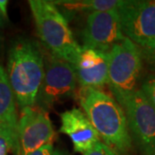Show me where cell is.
Segmentation results:
<instances>
[{
	"mask_svg": "<svg viewBox=\"0 0 155 155\" xmlns=\"http://www.w3.org/2000/svg\"><path fill=\"white\" fill-rule=\"evenodd\" d=\"M6 73L17 105H35L44 77V53L37 41L15 39L8 51Z\"/></svg>",
	"mask_w": 155,
	"mask_h": 155,
	"instance_id": "obj_1",
	"label": "cell"
},
{
	"mask_svg": "<svg viewBox=\"0 0 155 155\" xmlns=\"http://www.w3.org/2000/svg\"><path fill=\"white\" fill-rule=\"evenodd\" d=\"M78 101L104 143L119 154L132 148L125 112L111 94L101 89L81 88Z\"/></svg>",
	"mask_w": 155,
	"mask_h": 155,
	"instance_id": "obj_2",
	"label": "cell"
},
{
	"mask_svg": "<svg viewBox=\"0 0 155 155\" xmlns=\"http://www.w3.org/2000/svg\"><path fill=\"white\" fill-rule=\"evenodd\" d=\"M28 3L42 45L51 54L74 66L82 47L74 38L66 17L53 1L29 0Z\"/></svg>",
	"mask_w": 155,
	"mask_h": 155,
	"instance_id": "obj_3",
	"label": "cell"
},
{
	"mask_svg": "<svg viewBox=\"0 0 155 155\" xmlns=\"http://www.w3.org/2000/svg\"><path fill=\"white\" fill-rule=\"evenodd\" d=\"M108 54V83L111 95L121 104L137 89L143 61L139 46L125 37Z\"/></svg>",
	"mask_w": 155,
	"mask_h": 155,
	"instance_id": "obj_4",
	"label": "cell"
},
{
	"mask_svg": "<svg viewBox=\"0 0 155 155\" xmlns=\"http://www.w3.org/2000/svg\"><path fill=\"white\" fill-rule=\"evenodd\" d=\"M73 65L50 53H44V77L35 106L48 110L62 100L71 97L77 88Z\"/></svg>",
	"mask_w": 155,
	"mask_h": 155,
	"instance_id": "obj_5",
	"label": "cell"
},
{
	"mask_svg": "<svg viewBox=\"0 0 155 155\" xmlns=\"http://www.w3.org/2000/svg\"><path fill=\"white\" fill-rule=\"evenodd\" d=\"M125 112L129 134L142 155L155 153V108L140 89L120 104Z\"/></svg>",
	"mask_w": 155,
	"mask_h": 155,
	"instance_id": "obj_6",
	"label": "cell"
},
{
	"mask_svg": "<svg viewBox=\"0 0 155 155\" xmlns=\"http://www.w3.org/2000/svg\"><path fill=\"white\" fill-rule=\"evenodd\" d=\"M55 137L48 111L35 105L21 109L16 155H28L46 145L53 144Z\"/></svg>",
	"mask_w": 155,
	"mask_h": 155,
	"instance_id": "obj_7",
	"label": "cell"
},
{
	"mask_svg": "<svg viewBox=\"0 0 155 155\" xmlns=\"http://www.w3.org/2000/svg\"><path fill=\"white\" fill-rule=\"evenodd\" d=\"M124 39L118 10L97 11L86 17L81 31L82 48L108 54Z\"/></svg>",
	"mask_w": 155,
	"mask_h": 155,
	"instance_id": "obj_8",
	"label": "cell"
},
{
	"mask_svg": "<svg viewBox=\"0 0 155 155\" xmlns=\"http://www.w3.org/2000/svg\"><path fill=\"white\" fill-rule=\"evenodd\" d=\"M118 13L122 33L134 44L155 38V0H125Z\"/></svg>",
	"mask_w": 155,
	"mask_h": 155,
	"instance_id": "obj_9",
	"label": "cell"
},
{
	"mask_svg": "<svg viewBox=\"0 0 155 155\" xmlns=\"http://www.w3.org/2000/svg\"><path fill=\"white\" fill-rule=\"evenodd\" d=\"M61 131L72 140L74 151L85 153L100 141L99 134L81 109L73 108L61 114Z\"/></svg>",
	"mask_w": 155,
	"mask_h": 155,
	"instance_id": "obj_10",
	"label": "cell"
},
{
	"mask_svg": "<svg viewBox=\"0 0 155 155\" xmlns=\"http://www.w3.org/2000/svg\"><path fill=\"white\" fill-rule=\"evenodd\" d=\"M81 88L101 89L108 83V54L82 48L73 66Z\"/></svg>",
	"mask_w": 155,
	"mask_h": 155,
	"instance_id": "obj_11",
	"label": "cell"
},
{
	"mask_svg": "<svg viewBox=\"0 0 155 155\" xmlns=\"http://www.w3.org/2000/svg\"><path fill=\"white\" fill-rule=\"evenodd\" d=\"M67 21L80 15L97 11L118 10L123 5V0H62L53 1Z\"/></svg>",
	"mask_w": 155,
	"mask_h": 155,
	"instance_id": "obj_12",
	"label": "cell"
},
{
	"mask_svg": "<svg viewBox=\"0 0 155 155\" xmlns=\"http://www.w3.org/2000/svg\"><path fill=\"white\" fill-rule=\"evenodd\" d=\"M17 102L5 69L0 66V123L7 125L17 134Z\"/></svg>",
	"mask_w": 155,
	"mask_h": 155,
	"instance_id": "obj_13",
	"label": "cell"
},
{
	"mask_svg": "<svg viewBox=\"0 0 155 155\" xmlns=\"http://www.w3.org/2000/svg\"><path fill=\"white\" fill-rule=\"evenodd\" d=\"M17 134L7 125L0 123V155H16Z\"/></svg>",
	"mask_w": 155,
	"mask_h": 155,
	"instance_id": "obj_14",
	"label": "cell"
},
{
	"mask_svg": "<svg viewBox=\"0 0 155 155\" xmlns=\"http://www.w3.org/2000/svg\"><path fill=\"white\" fill-rule=\"evenodd\" d=\"M139 48L143 63L155 74V38Z\"/></svg>",
	"mask_w": 155,
	"mask_h": 155,
	"instance_id": "obj_15",
	"label": "cell"
},
{
	"mask_svg": "<svg viewBox=\"0 0 155 155\" xmlns=\"http://www.w3.org/2000/svg\"><path fill=\"white\" fill-rule=\"evenodd\" d=\"M140 89L155 108V74H150L146 78Z\"/></svg>",
	"mask_w": 155,
	"mask_h": 155,
	"instance_id": "obj_16",
	"label": "cell"
},
{
	"mask_svg": "<svg viewBox=\"0 0 155 155\" xmlns=\"http://www.w3.org/2000/svg\"><path fill=\"white\" fill-rule=\"evenodd\" d=\"M83 155H120L116 153L115 150L108 147L104 142L99 141L97 144H96L93 148L88 151L87 153H84Z\"/></svg>",
	"mask_w": 155,
	"mask_h": 155,
	"instance_id": "obj_17",
	"label": "cell"
},
{
	"mask_svg": "<svg viewBox=\"0 0 155 155\" xmlns=\"http://www.w3.org/2000/svg\"><path fill=\"white\" fill-rule=\"evenodd\" d=\"M54 151V145L48 144L41 147V148H39V149L35 150V151H34L30 153H28V155H53Z\"/></svg>",
	"mask_w": 155,
	"mask_h": 155,
	"instance_id": "obj_18",
	"label": "cell"
},
{
	"mask_svg": "<svg viewBox=\"0 0 155 155\" xmlns=\"http://www.w3.org/2000/svg\"><path fill=\"white\" fill-rule=\"evenodd\" d=\"M8 22H9V18H7L0 10V28L2 29V28H5Z\"/></svg>",
	"mask_w": 155,
	"mask_h": 155,
	"instance_id": "obj_19",
	"label": "cell"
},
{
	"mask_svg": "<svg viewBox=\"0 0 155 155\" xmlns=\"http://www.w3.org/2000/svg\"><path fill=\"white\" fill-rule=\"evenodd\" d=\"M8 1L7 0H0V10L2 13L8 18V14H7V6H8Z\"/></svg>",
	"mask_w": 155,
	"mask_h": 155,
	"instance_id": "obj_20",
	"label": "cell"
},
{
	"mask_svg": "<svg viewBox=\"0 0 155 155\" xmlns=\"http://www.w3.org/2000/svg\"><path fill=\"white\" fill-rule=\"evenodd\" d=\"M53 155H70V154H69L68 153H67V152H65V151H62V150H59V149H54Z\"/></svg>",
	"mask_w": 155,
	"mask_h": 155,
	"instance_id": "obj_21",
	"label": "cell"
},
{
	"mask_svg": "<svg viewBox=\"0 0 155 155\" xmlns=\"http://www.w3.org/2000/svg\"><path fill=\"white\" fill-rule=\"evenodd\" d=\"M3 34H2V30L0 28V55H1V53H2V48H3Z\"/></svg>",
	"mask_w": 155,
	"mask_h": 155,
	"instance_id": "obj_22",
	"label": "cell"
},
{
	"mask_svg": "<svg viewBox=\"0 0 155 155\" xmlns=\"http://www.w3.org/2000/svg\"><path fill=\"white\" fill-rule=\"evenodd\" d=\"M153 155H155V153H153Z\"/></svg>",
	"mask_w": 155,
	"mask_h": 155,
	"instance_id": "obj_23",
	"label": "cell"
}]
</instances>
